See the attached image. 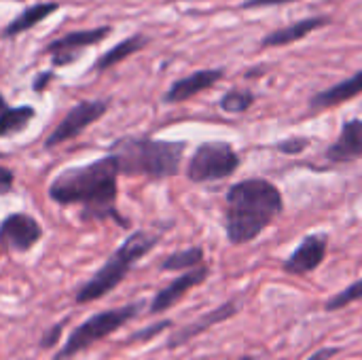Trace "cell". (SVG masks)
Instances as JSON below:
<instances>
[{
  "label": "cell",
  "mask_w": 362,
  "mask_h": 360,
  "mask_svg": "<svg viewBox=\"0 0 362 360\" xmlns=\"http://www.w3.org/2000/svg\"><path fill=\"white\" fill-rule=\"evenodd\" d=\"M119 170L110 155L85 166L62 170L49 185V197L59 206H81L83 223L115 221L129 229V221L119 212Z\"/></svg>",
  "instance_id": "cell-1"
},
{
  "label": "cell",
  "mask_w": 362,
  "mask_h": 360,
  "mask_svg": "<svg viewBox=\"0 0 362 360\" xmlns=\"http://www.w3.org/2000/svg\"><path fill=\"white\" fill-rule=\"evenodd\" d=\"M284 212L282 191L267 178H244L225 195V233L233 246L257 240Z\"/></svg>",
  "instance_id": "cell-2"
},
{
  "label": "cell",
  "mask_w": 362,
  "mask_h": 360,
  "mask_svg": "<svg viewBox=\"0 0 362 360\" xmlns=\"http://www.w3.org/2000/svg\"><path fill=\"white\" fill-rule=\"evenodd\" d=\"M187 142L155 140L146 136L117 138L108 146V155L115 159L119 174L146 176L153 180L172 178L180 172Z\"/></svg>",
  "instance_id": "cell-3"
},
{
  "label": "cell",
  "mask_w": 362,
  "mask_h": 360,
  "mask_svg": "<svg viewBox=\"0 0 362 360\" xmlns=\"http://www.w3.org/2000/svg\"><path fill=\"white\" fill-rule=\"evenodd\" d=\"M161 240L159 231H148V229H140L136 233H132L110 257L108 261L85 282L78 286L74 301L76 303H91L98 301L102 297H106L108 293H112L132 272V267L146 257Z\"/></svg>",
  "instance_id": "cell-4"
},
{
  "label": "cell",
  "mask_w": 362,
  "mask_h": 360,
  "mask_svg": "<svg viewBox=\"0 0 362 360\" xmlns=\"http://www.w3.org/2000/svg\"><path fill=\"white\" fill-rule=\"evenodd\" d=\"M140 308H142L140 303H127L123 308H115V310L93 314L91 318H87L85 323H81L78 327L72 329V333L68 335L62 350L55 354L53 360L72 359L74 354H78V352L91 348L93 344L110 337L112 333L123 329L132 318H136L140 314Z\"/></svg>",
  "instance_id": "cell-5"
},
{
  "label": "cell",
  "mask_w": 362,
  "mask_h": 360,
  "mask_svg": "<svg viewBox=\"0 0 362 360\" xmlns=\"http://www.w3.org/2000/svg\"><path fill=\"white\" fill-rule=\"evenodd\" d=\"M242 159L233 144L214 140V142H204L195 149L187 163V178L195 185H206V182H216L233 176L240 168Z\"/></svg>",
  "instance_id": "cell-6"
},
{
  "label": "cell",
  "mask_w": 362,
  "mask_h": 360,
  "mask_svg": "<svg viewBox=\"0 0 362 360\" xmlns=\"http://www.w3.org/2000/svg\"><path fill=\"white\" fill-rule=\"evenodd\" d=\"M108 110V100H83L74 104L64 119L55 125V129L47 136L45 149H55L78 134H83L89 125H93L98 119H102Z\"/></svg>",
  "instance_id": "cell-7"
},
{
  "label": "cell",
  "mask_w": 362,
  "mask_h": 360,
  "mask_svg": "<svg viewBox=\"0 0 362 360\" xmlns=\"http://www.w3.org/2000/svg\"><path fill=\"white\" fill-rule=\"evenodd\" d=\"M110 32H112L110 25H98V28H91V30L68 32V34L51 40L47 45V53L51 55L53 66H68V64H74L85 49L102 42L104 38H108Z\"/></svg>",
  "instance_id": "cell-8"
},
{
  "label": "cell",
  "mask_w": 362,
  "mask_h": 360,
  "mask_svg": "<svg viewBox=\"0 0 362 360\" xmlns=\"http://www.w3.org/2000/svg\"><path fill=\"white\" fill-rule=\"evenodd\" d=\"M42 238L40 223L23 212L8 214L0 223V248L6 252H28L32 250Z\"/></svg>",
  "instance_id": "cell-9"
},
{
  "label": "cell",
  "mask_w": 362,
  "mask_h": 360,
  "mask_svg": "<svg viewBox=\"0 0 362 360\" xmlns=\"http://www.w3.org/2000/svg\"><path fill=\"white\" fill-rule=\"evenodd\" d=\"M329 233H310L301 244L282 261V269L288 276H308L314 274L327 259L329 252Z\"/></svg>",
  "instance_id": "cell-10"
},
{
  "label": "cell",
  "mask_w": 362,
  "mask_h": 360,
  "mask_svg": "<svg viewBox=\"0 0 362 360\" xmlns=\"http://www.w3.org/2000/svg\"><path fill=\"white\" fill-rule=\"evenodd\" d=\"M240 310H242V297H233V299H229V301L221 303L218 308H214V310L206 312L204 316L195 318L193 323L185 325V327H182V329H178L174 335H170V339H168V348H170V350H174V348H180V346H185V344L193 342L195 337H199L202 333L210 331L212 327H216V325H221V323H227L229 318H233L235 314H240Z\"/></svg>",
  "instance_id": "cell-11"
},
{
  "label": "cell",
  "mask_w": 362,
  "mask_h": 360,
  "mask_svg": "<svg viewBox=\"0 0 362 360\" xmlns=\"http://www.w3.org/2000/svg\"><path fill=\"white\" fill-rule=\"evenodd\" d=\"M208 276H210V267H208L206 263L199 265V267H195V269H191V272L180 274L176 280H172L168 286H163V289L153 297L151 308H148V314L155 316V314L168 312V310L174 308L189 291H193L195 286L204 284V282L208 280Z\"/></svg>",
  "instance_id": "cell-12"
},
{
  "label": "cell",
  "mask_w": 362,
  "mask_h": 360,
  "mask_svg": "<svg viewBox=\"0 0 362 360\" xmlns=\"http://www.w3.org/2000/svg\"><path fill=\"white\" fill-rule=\"evenodd\" d=\"M225 76L223 68H206V70H197L185 79H178L170 85V89L163 95V102L168 104H180L187 102L191 98H195L197 93L214 87L221 79Z\"/></svg>",
  "instance_id": "cell-13"
},
{
  "label": "cell",
  "mask_w": 362,
  "mask_h": 360,
  "mask_svg": "<svg viewBox=\"0 0 362 360\" xmlns=\"http://www.w3.org/2000/svg\"><path fill=\"white\" fill-rule=\"evenodd\" d=\"M331 163H352L362 157V119H350L341 125L337 140L327 149Z\"/></svg>",
  "instance_id": "cell-14"
},
{
  "label": "cell",
  "mask_w": 362,
  "mask_h": 360,
  "mask_svg": "<svg viewBox=\"0 0 362 360\" xmlns=\"http://www.w3.org/2000/svg\"><path fill=\"white\" fill-rule=\"evenodd\" d=\"M362 93V70H358L356 74L335 83L333 87L329 89H322L318 91L316 95H312L310 100V108L312 110H327V108H333V106H339L348 100H354L356 95Z\"/></svg>",
  "instance_id": "cell-15"
},
{
  "label": "cell",
  "mask_w": 362,
  "mask_h": 360,
  "mask_svg": "<svg viewBox=\"0 0 362 360\" xmlns=\"http://www.w3.org/2000/svg\"><path fill=\"white\" fill-rule=\"evenodd\" d=\"M327 23H329V17H305V19H299V21H295L291 25H284V28H278V30L269 32L261 40V47L269 49V47H286V45H293V42L305 38L308 34H312L314 30H320Z\"/></svg>",
  "instance_id": "cell-16"
},
{
  "label": "cell",
  "mask_w": 362,
  "mask_h": 360,
  "mask_svg": "<svg viewBox=\"0 0 362 360\" xmlns=\"http://www.w3.org/2000/svg\"><path fill=\"white\" fill-rule=\"evenodd\" d=\"M59 8L57 2H36V4H30L25 6L13 21H8V25L2 30V36L4 38H13V36H19L28 30H32L34 25H38L42 19H47L51 13H55Z\"/></svg>",
  "instance_id": "cell-17"
},
{
  "label": "cell",
  "mask_w": 362,
  "mask_h": 360,
  "mask_svg": "<svg viewBox=\"0 0 362 360\" xmlns=\"http://www.w3.org/2000/svg\"><path fill=\"white\" fill-rule=\"evenodd\" d=\"M34 117L36 110L32 106H8L0 93V138H8L23 132Z\"/></svg>",
  "instance_id": "cell-18"
},
{
  "label": "cell",
  "mask_w": 362,
  "mask_h": 360,
  "mask_svg": "<svg viewBox=\"0 0 362 360\" xmlns=\"http://www.w3.org/2000/svg\"><path fill=\"white\" fill-rule=\"evenodd\" d=\"M148 45V38L144 34H134L123 38L119 45H115L112 49H108L102 57H98V62L93 64V70H108L117 64H121L123 59H127L129 55L142 51Z\"/></svg>",
  "instance_id": "cell-19"
},
{
  "label": "cell",
  "mask_w": 362,
  "mask_h": 360,
  "mask_svg": "<svg viewBox=\"0 0 362 360\" xmlns=\"http://www.w3.org/2000/svg\"><path fill=\"white\" fill-rule=\"evenodd\" d=\"M204 248L202 246H191V248H185V250H176L172 255H168L159 269L161 272H191L199 265H204Z\"/></svg>",
  "instance_id": "cell-20"
},
{
  "label": "cell",
  "mask_w": 362,
  "mask_h": 360,
  "mask_svg": "<svg viewBox=\"0 0 362 360\" xmlns=\"http://www.w3.org/2000/svg\"><path fill=\"white\" fill-rule=\"evenodd\" d=\"M255 100H257L255 93L248 89H231L221 98L218 106H221V110H225L229 115H242L252 108Z\"/></svg>",
  "instance_id": "cell-21"
},
{
  "label": "cell",
  "mask_w": 362,
  "mask_h": 360,
  "mask_svg": "<svg viewBox=\"0 0 362 360\" xmlns=\"http://www.w3.org/2000/svg\"><path fill=\"white\" fill-rule=\"evenodd\" d=\"M362 299V278H358L356 282H352L350 286H346L344 291H339L337 295H333L331 299H327L325 303V310L327 312H337V310H344L356 301Z\"/></svg>",
  "instance_id": "cell-22"
},
{
  "label": "cell",
  "mask_w": 362,
  "mask_h": 360,
  "mask_svg": "<svg viewBox=\"0 0 362 360\" xmlns=\"http://www.w3.org/2000/svg\"><path fill=\"white\" fill-rule=\"evenodd\" d=\"M310 144H312V140L305 136H291V138L282 140L276 149L284 155H301Z\"/></svg>",
  "instance_id": "cell-23"
},
{
  "label": "cell",
  "mask_w": 362,
  "mask_h": 360,
  "mask_svg": "<svg viewBox=\"0 0 362 360\" xmlns=\"http://www.w3.org/2000/svg\"><path fill=\"white\" fill-rule=\"evenodd\" d=\"M172 327V320H161V323H155V325H151V327H146V329H142V331H136L132 337H129V342H151L153 337H157V335H161L165 329H170Z\"/></svg>",
  "instance_id": "cell-24"
},
{
  "label": "cell",
  "mask_w": 362,
  "mask_h": 360,
  "mask_svg": "<svg viewBox=\"0 0 362 360\" xmlns=\"http://www.w3.org/2000/svg\"><path fill=\"white\" fill-rule=\"evenodd\" d=\"M64 325H66V323H59V325H55L53 329H49V331L42 335V339H40V348H42V350H49L51 346L57 344V339H59V335H62V331H64Z\"/></svg>",
  "instance_id": "cell-25"
},
{
  "label": "cell",
  "mask_w": 362,
  "mask_h": 360,
  "mask_svg": "<svg viewBox=\"0 0 362 360\" xmlns=\"http://www.w3.org/2000/svg\"><path fill=\"white\" fill-rule=\"evenodd\" d=\"M13 185H15V174L6 166H0V195L11 193Z\"/></svg>",
  "instance_id": "cell-26"
},
{
  "label": "cell",
  "mask_w": 362,
  "mask_h": 360,
  "mask_svg": "<svg viewBox=\"0 0 362 360\" xmlns=\"http://www.w3.org/2000/svg\"><path fill=\"white\" fill-rule=\"evenodd\" d=\"M297 0H246L242 8H263V6H278V4H288Z\"/></svg>",
  "instance_id": "cell-27"
},
{
  "label": "cell",
  "mask_w": 362,
  "mask_h": 360,
  "mask_svg": "<svg viewBox=\"0 0 362 360\" xmlns=\"http://www.w3.org/2000/svg\"><path fill=\"white\" fill-rule=\"evenodd\" d=\"M337 354H339V348H320V350H316L308 360H331L333 356H337Z\"/></svg>",
  "instance_id": "cell-28"
},
{
  "label": "cell",
  "mask_w": 362,
  "mask_h": 360,
  "mask_svg": "<svg viewBox=\"0 0 362 360\" xmlns=\"http://www.w3.org/2000/svg\"><path fill=\"white\" fill-rule=\"evenodd\" d=\"M51 79H53V74H51V72H42V74L34 81V91H42V89H45V85H47Z\"/></svg>",
  "instance_id": "cell-29"
},
{
  "label": "cell",
  "mask_w": 362,
  "mask_h": 360,
  "mask_svg": "<svg viewBox=\"0 0 362 360\" xmlns=\"http://www.w3.org/2000/svg\"><path fill=\"white\" fill-rule=\"evenodd\" d=\"M238 360H259L257 356H242V359H238Z\"/></svg>",
  "instance_id": "cell-30"
}]
</instances>
